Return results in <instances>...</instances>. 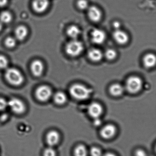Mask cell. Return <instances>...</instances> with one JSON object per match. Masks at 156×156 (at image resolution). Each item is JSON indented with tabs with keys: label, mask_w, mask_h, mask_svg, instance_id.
Masks as SVG:
<instances>
[{
	"label": "cell",
	"mask_w": 156,
	"mask_h": 156,
	"mask_svg": "<svg viewBox=\"0 0 156 156\" xmlns=\"http://www.w3.org/2000/svg\"><path fill=\"white\" fill-rule=\"evenodd\" d=\"M93 91L85 85L76 83L70 88V93L72 97L78 100H87L90 97Z\"/></svg>",
	"instance_id": "obj_1"
},
{
	"label": "cell",
	"mask_w": 156,
	"mask_h": 156,
	"mask_svg": "<svg viewBox=\"0 0 156 156\" xmlns=\"http://www.w3.org/2000/svg\"><path fill=\"white\" fill-rule=\"evenodd\" d=\"M5 78L9 83L15 86L21 85L24 81V77L22 73L18 69L13 68L6 69Z\"/></svg>",
	"instance_id": "obj_2"
},
{
	"label": "cell",
	"mask_w": 156,
	"mask_h": 156,
	"mask_svg": "<svg viewBox=\"0 0 156 156\" xmlns=\"http://www.w3.org/2000/svg\"><path fill=\"white\" fill-rule=\"evenodd\" d=\"M66 53L71 56H77L81 54L83 50V45L77 39H73L67 44L65 48Z\"/></svg>",
	"instance_id": "obj_3"
},
{
	"label": "cell",
	"mask_w": 156,
	"mask_h": 156,
	"mask_svg": "<svg viewBox=\"0 0 156 156\" xmlns=\"http://www.w3.org/2000/svg\"><path fill=\"white\" fill-rule=\"evenodd\" d=\"M142 86L143 81L138 77H130L126 82V88L131 93L138 92L142 89Z\"/></svg>",
	"instance_id": "obj_4"
},
{
	"label": "cell",
	"mask_w": 156,
	"mask_h": 156,
	"mask_svg": "<svg viewBox=\"0 0 156 156\" xmlns=\"http://www.w3.org/2000/svg\"><path fill=\"white\" fill-rule=\"evenodd\" d=\"M7 106L11 111L17 115H22L25 112L26 107L24 104L21 100L17 98H12L7 102Z\"/></svg>",
	"instance_id": "obj_5"
},
{
	"label": "cell",
	"mask_w": 156,
	"mask_h": 156,
	"mask_svg": "<svg viewBox=\"0 0 156 156\" xmlns=\"http://www.w3.org/2000/svg\"><path fill=\"white\" fill-rule=\"evenodd\" d=\"M52 94L51 89L47 85H41L35 91L36 97L38 100L42 102L46 101L49 100Z\"/></svg>",
	"instance_id": "obj_6"
},
{
	"label": "cell",
	"mask_w": 156,
	"mask_h": 156,
	"mask_svg": "<svg viewBox=\"0 0 156 156\" xmlns=\"http://www.w3.org/2000/svg\"><path fill=\"white\" fill-rule=\"evenodd\" d=\"M60 140L59 133L56 130H51L46 133L45 141L48 147H54L58 144Z\"/></svg>",
	"instance_id": "obj_7"
},
{
	"label": "cell",
	"mask_w": 156,
	"mask_h": 156,
	"mask_svg": "<svg viewBox=\"0 0 156 156\" xmlns=\"http://www.w3.org/2000/svg\"><path fill=\"white\" fill-rule=\"evenodd\" d=\"M88 14L91 21L98 23L101 20L102 12L100 9L95 5H92L88 8Z\"/></svg>",
	"instance_id": "obj_8"
},
{
	"label": "cell",
	"mask_w": 156,
	"mask_h": 156,
	"mask_svg": "<svg viewBox=\"0 0 156 156\" xmlns=\"http://www.w3.org/2000/svg\"><path fill=\"white\" fill-rule=\"evenodd\" d=\"M49 0H33L32 7L37 13H41L46 11L49 6Z\"/></svg>",
	"instance_id": "obj_9"
},
{
	"label": "cell",
	"mask_w": 156,
	"mask_h": 156,
	"mask_svg": "<svg viewBox=\"0 0 156 156\" xmlns=\"http://www.w3.org/2000/svg\"><path fill=\"white\" fill-rule=\"evenodd\" d=\"M103 107L100 104L97 102L90 104L88 106V112L90 116L93 118H100L102 114Z\"/></svg>",
	"instance_id": "obj_10"
},
{
	"label": "cell",
	"mask_w": 156,
	"mask_h": 156,
	"mask_svg": "<svg viewBox=\"0 0 156 156\" xmlns=\"http://www.w3.org/2000/svg\"><path fill=\"white\" fill-rule=\"evenodd\" d=\"M91 38L93 43L100 44L103 43L105 41L106 34L101 29L95 28L91 32Z\"/></svg>",
	"instance_id": "obj_11"
},
{
	"label": "cell",
	"mask_w": 156,
	"mask_h": 156,
	"mask_svg": "<svg viewBox=\"0 0 156 156\" xmlns=\"http://www.w3.org/2000/svg\"><path fill=\"white\" fill-rule=\"evenodd\" d=\"M44 66L40 60H34L31 65V70L32 74L36 77H39L43 74Z\"/></svg>",
	"instance_id": "obj_12"
},
{
	"label": "cell",
	"mask_w": 156,
	"mask_h": 156,
	"mask_svg": "<svg viewBox=\"0 0 156 156\" xmlns=\"http://www.w3.org/2000/svg\"><path fill=\"white\" fill-rule=\"evenodd\" d=\"M116 132V129L114 126L111 124L107 125L102 128L100 134L104 139H109L115 135Z\"/></svg>",
	"instance_id": "obj_13"
},
{
	"label": "cell",
	"mask_w": 156,
	"mask_h": 156,
	"mask_svg": "<svg viewBox=\"0 0 156 156\" xmlns=\"http://www.w3.org/2000/svg\"><path fill=\"white\" fill-rule=\"evenodd\" d=\"M113 37L115 41L120 44H125L129 40L127 34L120 29L115 30L113 33Z\"/></svg>",
	"instance_id": "obj_14"
},
{
	"label": "cell",
	"mask_w": 156,
	"mask_h": 156,
	"mask_svg": "<svg viewBox=\"0 0 156 156\" xmlns=\"http://www.w3.org/2000/svg\"><path fill=\"white\" fill-rule=\"evenodd\" d=\"M103 55L100 50L97 48H92L88 52V57L92 61L98 62L101 60Z\"/></svg>",
	"instance_id": "obj_15"
},
{
	"label": "cell",
	"mask_w": 156,
	"mask_h": 156,
	"mask_svg": "<svg viewBox=\"0 0 156 156\" xmlns=\"http://www.w3.org/2000/svg\"><path fill=\"white\" fill-rule=\"evenodd\" d=\"M28 30L26 27L24 26H19L16 27L15 31L16 37L19 40H23L27 36Z\"/></svg>",
	"instance_id": "obj_16"
},
{
	"label": "cell",
	"mask_w": 156,
	"mask_h": 156,
	"mask_svg": "<svg viewBox=\"0 0 156 156\" xmlns=\"http://www.w3.org/2000/svg\"><path fill=\"white\" fill-rule=\"evenodd\" d=\"M143 62L145 66L147 68L153 67L156 64L155 56L154 54H147L143 58Z\"/></svg>",
	"instance_id": "obj_17"
},
{
	"label": "cell",
	"mask_w": 156,
	"mask_h": 156,
	"mask_svg": "<svg viewBox=\"0 0 156 156\" xmlns=\"http://www.w3.org/2000/svg\"><path fill=\"white\" fill-rule=\"evenodd\" d=\"M67 33L68 36L75 39L80 34L81 30L77 26L71 25L67 29Z\"/></svg>",
	"instance_id": "obj_18"
},
{
	"label": "cell",
	"mask_w": 156,
	"mask_h": 156,
	"mask_svg": "<svg viewBox=\"0 0 156 156\" xmlns=\"http://www.w3.org/2000/svg\"><path fill=\"white\" fill-rule=\"evenodd\" d=\"M123 87L119 83L112 84L110 88V91L111 94L113 96H118L122 95L124 92Z\"/></svg>",
	"instance_id": "obj_19"
},
{
	"label": "cell",
	"mask_w": 156,
	"mask_h": 156,
	"mask_svg": "<svg viewBox=\"0 0 156 156\" xmlns=\"http://www.w3.org/2000/svg\"><path fill=\"white\" fill-rule=\"evenodd\" d=\"M54 99L56 103L58 105H63L67 101V95L62 92H58L54 95Z\"/></svg>",
	"instance_id": "obj_20"
},
{
	"label": "cell",
	"mask_w": 156,
	"mask_h": 156,
	"mask_svg": "<svg viewBox=\"0 0 156 156\" xmlns=\"http://www.w3.org/2000/svg\"><path fill=\"white\" fill-rule=\"evenodd\" d=\"M13 16L10 12L4 11L0 14V22L3 23H8L12 21Z\"/></svg>",
	"instance_id": "obj_21"
},
{
	"label": "cell",
	"mask_w": 156,
	"mask_h": 156,
	"mask_svg": "<svg viewBox=\"0 0 156 156\" xmlns=\"http://www.w3.org/2000/svg\"><path fill=\"white\" fill-rule=\"evenodd\" d=\"M75 156H87V150L84 146L79 145L75 148L74 151Z\"/></svg>",
	"instance_id": "obj_22"
},
{
	"label": "cell",
	"mask_w": 156,
	"mask_h": 156,
	"mask_svg": "<svg viewBox=\"0 0 156 156\" xmlns=\"http://www.w3.org/2000/svg\"><path fill=\"white\" fill-rule=\"evenodd\" d=\"M42 156H56V152L54 147L48 146L42 151Z\"/></svg>",
	"instance_id": "obj_23"
},
{
	"label": "cell",
	"mask_w": 156,
	"mask_h": 156,
	"mask_svg": "<svg viewBox=\"0 0 156 156\" xmlns=\"http://www.w3.org/2000/svg\"><path fill=\"white\" fill-rule=\"evenodd\" d=\"M77 6L81 10H85L89 7V2L87 0H78L77 3Z\"/></svg>",
	"instance_id": "obj_24"
},
{
	"label": "cell",
	"mask_w": 156,
	"mask_h": 156,
	"mask_svg": "<svg viewBox=\"0 0 156 156\" xmlns=\"http://www.w3.org/2000/svg\"><path fill=\"white\" fill-rule=\"evenodd\" d=\"M106 58L109 60H113L116 58L117 56L116 51L112 49H109L106 50L105 54Z\"/></svg>",
	"instance_id": "obj_25"
},
{
	"label": "cell",
	"mask_w": 156,
	"mask_h": 156,
	"mask_svg": "<svg viewBox=\"0 0 156 156\" xmlns=\"http://www.w3.org/2000/svg\"><path fill=\"white\" fill-rule=\"evenodd\" d=\"M5 44L7 47L9 48H13L16 45V41L15 38L10 37L6 38Z\"/></svg>",
	"instance_id": "obj_26"
},
{
	"label": "cell",
	"mask_w": 156,
	"mask_h": 156,
	"mask_svg": "<svg viewBox=\"0 0 156 156\" xmlns=\"http://www.w3.org/2000/svg\"><path fill=\"white\" fill-rule=\"evenodd\" d=\"M8 66V61L7 58L2 55H0V69H5Z\"/></svg>",
	"instance_id": "obj_27"
},
{
	"label": "cell",
	"mask_w": 156,
	"mask_h": 156,
	"mask_svg": "<svg viewBox=\"0 0 156 156\" xmlns=\"http://www.w3.org/2000/svg\"><path fill=\"white\" fill-rule=\"evenodd\" d=\"M90 154L91 156H101V151L98 147H93L91 149Z\"/></svg>",
	"instance_id": "obj_28"
},
{
	"label": "cell",
	"mask_w": 156,
	"mask_h": 156,
	"mask_svg": "<svg viewBox=\"0 0 156 156\" xmlns=\"http://www.w3.org/2000/svg\"><path fill=\"white\" fill-rule=\"evenodd\" d=\"M7 107V102L3 98H0V112L4 111Z\"/></svg>",
	"instance_id": "obj_29"
},
{
	"label": "cell",
	"mask_w": 156,
	"mask_h": 156,
	"mask_svg": "<svg viewBox=\"0 0 156 156\" xmlns=\"http://www.w3.org/2000/svg\"><path fill=\"white\" fill-rule=\"evenodd\" d=\"M135 156H147L146 152L142 149H138L135 152Z\"/></svg>",
	"instance_id": "obj_30"
},
{
	"label": "cell",
	"mask_w": 156,
	"mask_h": 156,
	"mask_svg": "<svg viewBox=\"0 0 156 156\" xmlns=\"http://www.w3.org/2000/svg\"><path fill=\"white\" fill-rule=\"evenodd\" d=\"M94 120L93 121V125L95 126H99L101 125L102 121L100 118H94Z\"/></svg>",
	"instance_id": "obj_31"
},
{
	"label": "cell",
	"mask_w": 156,
	"mask_h": 156,
	"mask_svg": "<svg viewBox=\"0 0 156 156\" xmlns=\"http://www.w3.org/2000/svg\"><path fill=\"white\" fill-rule=\"evenodd\" d=\"M113 25L114 27L115 28V30H117V29H120V27H121V24L118 21H115L113 24Z\"/></svg>",
	"instance_id": "obj_32"
},
{
	"label": "cell",
	"mask_w": 156,
	"mask_h": 156,
	"mask_svg": "<svg viewBox=\"0 0 156 156\" xmlns=\"http://www.w3.org/2000/svg\"><path fill=\"white\" fill-rule=\"evenodd\" d=\"M8 0H0V7H3L6 5Z\"/></svg>",
	"instance_id": "obj_33"
},
{
	"label": "cell",
	"mask_w": 156,
	"mask_h": 156,
	"mask_svg": "<svg viewBox=\"0 0 156 156\" xmlns=\"http://www.w3.org/2000/svg\"><path fill=\"white\" fill-rule=\"evenodd\" d=\"M103 156H116L114 154H112L111 153H106V154L104 155Z\"/></svg>",
	"instance_id": "obj_34"
},
{
	"label": "cell",
	"mask_w": 156,
	"mask_h": 156,
	"mask_svg": "<svg viewBox=\"0 0 156 156\" xmlns=\"http://www.w3.org/2000/svg\"><path fill=\"white\" fill-rule=\"evenodd\" d=\"M7 118V116H6V115H2V116L1 117V119H2V121H3V120H6Z\"/></svg>",
	"instance_id": "obj_35"
},
{
	"label": "cell",
	"mask_w": 156,
	"mask_h": 156,
	"mask_svg": "<svg viewBox=\"0 0 156 156\" xmlns=\"http://www.w3.org/2000/svg\"><path fill=\"white\" fill-rule=\"evenodd\" d=\"M2 23L0 22V31L2 30Z\"/></svg>",
	"instance_id": "obj_36"
}]
</instances>
